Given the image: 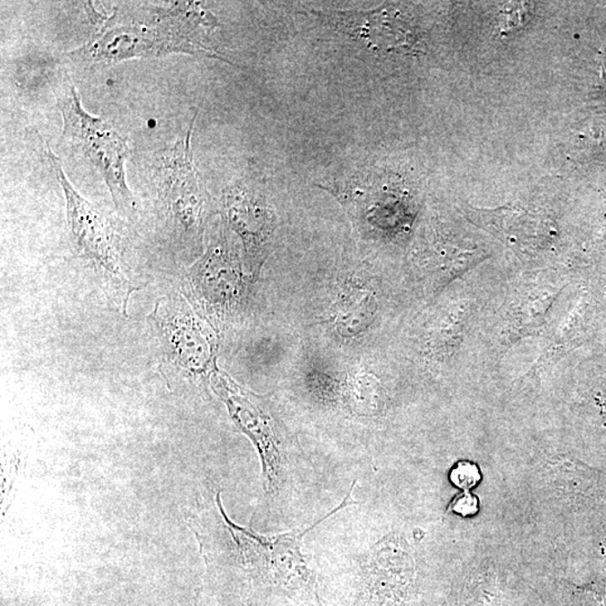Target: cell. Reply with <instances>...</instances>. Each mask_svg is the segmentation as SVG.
I'll return each mask as SVG.
<instances>
[{
  "label": "cell",
  "instance_id": "obj_1",
  "mask_svg": "<svg viewBox=\"0 0 606 606\" xmlns=\"http://www.w3.org/2000/svg\"><path fill=\"white\" fill-rule=\"evenodd\" d=\"M99 18L89 41L68 55L76 66L109 67L171 53L224 60L210 38L217 19L202 3L177 2L168 7L120 4L111 16Z\"/></svg>",
  "mask_w": 606,
  "mask_h": 606
},
{
  "label": "cell",
  "instance_id": "obj_2",
  "mask_svg": "<svg viewBox=\"0 0 606 606\" xmlns=\"http://www.w3.org/2000/svg\"><path fill=\"white\" fill-rule=\"evenodd\" d=\"M195 117L197 112L177 143L161 156L152 180V209L159 238L174 257L184 261L203 256L204 234L214 214L212 195L194 165Z\"/></svg>",
  "mask_w": 606,
  "mask_h": 606
},
{
  "label": "cell",
  "instance_id": "obj_3",
  "mask_svg": "<svg viewBox=\"0 0 606 606\" xmlns=\"http://www.w3.org/2000/svg\"><path fill=\"white\" fill-rule=\"evenodd\" d=\"M46 153L65 195L68 233L73 249L94 267L106 285V291L112 292L126 312L131 295L141 287L131 266L123 234L110 214L77 192L63 172L60 160L47 143Z\"/></svg>",
  "mask_w": 606,
  "mask_h": 606
},
{
  "label": "cell",
  "instance_id": "obj_4",
  "mask_svg": "<svg viewBox=\"0 0 606 606\" xmlns=\"http://www.w3.org/2000/svg\"><path fill=\"white\" fill-rule=\"evenodd\" d=\"M148 322L159 350L160 371L172 391L209 385L217 366L216 330L181 292L156 301Z\"/></svg>",
  "mask_w": 606,
  "mask_h": 606
},
{
  "label": "cell",
  "instance_id": "obj_5",
  "mask_svg": "<svg viewBox=\"0 0 606 606\" xmlns=\"http://www.w3.org/2000/svg\"><path fill=\"white\" fill-rule=\"evenodd\" d=\"M254 282L222 219L202 256L184 271L181 293L216 331L242 315Z\"/></svg>",
  "mask_w": 606,
  "mask_h": 606
},
{
  "label": "cell",
  "instance_id": "obj_6",
  "mask_svg": "<svg viewBox=\"0 0 606 606\" xmlns=\"http://www.w3.org/2000/svg\"><path fill=\"white\" fill-rule=\"evenodd\" d=\"M55 94L63 120L61 140L85 156L101 174L117 213L127 219L138 217V204L126 183L125 163L130 154L126 140L106 120L83 110L66 70Z\"/></svg>",
  "mask_w": 606,
  "mask_h": 606
},
{
  "label": "cell",
  "instance_id": "obj_7",
  "mask_svg": "<svg viewBox=\"0 0 606 606\" xmlns=\"http://www.w3.org/2000/svg\"><path fill=\"white\" fill-rule=\"evenodd\" d=\"M307 14L318 26L366 57H415L426 50L414 19L394 4L371 11L307 9Z\"/></svg>",
  "mask_w": 606,
  "mask_h": 606
},
{
  "label": "cell",
  "instance_id": "obj_8",
  "mask_svg": "<svg viewBox=\"0 0 606 606\" xmlns=\"http://www.w3.org/2000/svg\"><path fill=\"white\" fill-rule=\"evenodd\" d=\"M222 219L241 241L244 263L256 281L271 252L277 227L275 208L262 181L246 177L225 188Z\"/></svg>",
  "mask_w": 606,
  "mask_h": 606
},
{
  "label": "cell",
  "instance_id": "obj_9",
  "mask_svg": "<svg viewBox=\"0 0 606 606\" xmlns=\"http://www.w3.org/2000/svg\"><path fill=\"white\" fill-rule=\"evenodd\" d=\"M210 388L221 398L236 426L256 444L264 463L268 481L277 473L278 452L271 419L264 410L260 398L235 382L218 369L213 375Z\"/></svg>",
  "mask_w": 606,
  "mask_h": 606
},
{
  "label": "cell",
  "instance_id": "obj_10",
  "mask_svg": "<svg viewBox=\"0 0 606 606\" xmlns=\"http://www.w3.org/2000/svg\"><path fill=\"white\" fill-rule=\"evenodd\" d=\"M308 384L318 398L340 402L347 412L360 417L378 412L381 385L376 376L366 370L336 373L316 369L308 374Z\"/></svg>",
  "mask_w": 606,
  "mask_h": 606
},
{
  "label": "cell",
  "instance_id": "obj_11",
  "mask_svg": "<svg viewBox=\"0 0 606 606\" xmlns=\"http://www.w3.org/2000/svg\"><path fill=\"white\" fill-rule=\"evenodd\" d=\"M378 300L374 291L358 281L343 287L329 308V326L340 339H360L372 326Z\"/></svg>",
  "mask_w": 606,
  "mask_h": 606
},
{
  "label": "cell",
  "instance_id": "obj_12",
  "mask_svg": "<svg viewBox=\"0 0 606 606\" xmlns=\"http://www.w3.org/2000/svg\"><path fill=\"white\" fill-rule=\"evenodd\" d=\"M448 477L454 486L465 492L476 487L481 483L483 476L481 468L476 463L462 459L454 464Z\"/></svg>",
  "mask_w": 606,
  "mask_h": 606
},
{
  "label": "cell",
  "instance_id": "obj_13",
  "mask_svg": "<svg viewBox=\"0 0 606 606\" xmlns=\"http://www.w3.org/2000/svg\"><path fill=\"white\" fill-rule=\"evenodd\" d=\"M480 507V498L471 491H465L454 498L448 510L462 517H471L477 515Z\"/></svg>",
  "mask_w": 606,
  "mask_h": 606
},
{
  "label": "cell",
  "instance_id": "obj_14",
  "mask_svg": "<svg viewBox=\"0 0 606 606\" xmlns=\"http://www.w3.org/2000/svg\"><path fill=\"white\" fill-rule=\"evenodd\" d=\"M510 5L511 6L507 7L502 13L505 14L506 16L501 27L503 32H507L512 28L519 27L521 26L522 17H524L527 13L525 11L526 7L520 6L521 4L512 3Z\"/></svg>",
  "mask_w": 606,
  "mask_h": 606
},
{
  "label": "cell",
  "instance_id": "obj_15",
  "mask_svg": "<svg viewBox=\"0 0 606 606\" xmlns=\"http://www.w3.org/2000/svg\"><path fill=\"white\" fill-rule=\"evenodd\" d=\"M600 65V86L606 90V47L600 52L598 58Z\"/></svg>",
  "mask_w": 606,
  "mask_h": 606
}]
</instances>
